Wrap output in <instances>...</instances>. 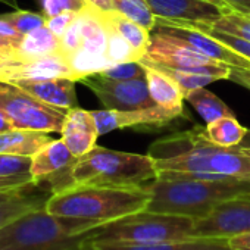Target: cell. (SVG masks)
Segmentation results:
<instances>
[{
    "label": "cell",
    "mask_w": 250,
    "mask_h": 250,
    "mask_svg": "<svg viewBox=\"0 0 250 250\" xmlns=\"http://www.w3.org/2000/svg\"><path fill=\"white\" fill-rule=\"evenodd\" d=\"M147 155L158 178H250V152L212 143L202 127L155 142Z\"/></svg>",
    "instance_id": "1"
},
{
    "label": "cell",
    "mask_w": 250,
    "mask_h": 250,
    "mask_svg": "<svg viewBox=\"0 0 250 250\" xmlns=\"http://www.w3.org/2000/svg\"><path fill=\"white\" fill-rule=\"evenodd\" d=\"M145 188L147 210L199 221L222 202L250 194V178H156Z\"/></svg>",
    "instance_id": "2"
},
{
    "label": "cell",
    "mask_w": 250,
    "mask_h": 250,
    "mask_svg": "<svg viewBox=\"0 0 250 250\" xmlns=\"http://www.w3.org/2000/svg\"><path fill=\"white\" fill-rule=\"evenodd\" d=\"M150 193L145 187H112L74 184L52 193L46 210L52 215L103 225L145 210Z\"/></svg>",
    "instance_id": "3"
},
{
    "label": "cell",
    "mask_w": 250,
    "mask_h": 250,
    "mask_svg": "<svg viewBox=\"0 0 250 250\" xmlns=\"http://www.w3.org/2000/svg\"><path fill=\"white\" fill-rule=\"evenodd\" d=\"M97 227L56 216L40 208L0 229V250H84Z\"/></svg>",
    "instance_id": "4"
},
{
    "label": "cell",
    "mask_w": 250,
    "mask_h": 250,
    "mask_svg": "<svg viewBox=\"0 0 250 250\" xmlns=\"http://www.w3.org/2000/svg\"><path fill=\"white\" fill-rule=\"evenodd\" d=\"M158 178V169L150 155L119 152L96 146L71 168L74 184L145 187Z\"/></svg>",
    "instance_id": "5"
},
{
    "label": "cell",
    "mask_w": 250,
    "mask_h": 250,
    "mask_svg": "<svg viewBox=\"0 0 250 250\" xmlns=\"http://www.w3.org/2000/svg\"><path fill=\"white\" fill-rule=\"evenodd\" d=\"M193 218L147 209L103 224L93 229L91 241L115 244H155L194 238Z\"/></svg>",
    "instance_id": "6"
},
{
    "label": "cell",
    "mask_w": 250,
    "mask_h": 250,
    "mask_svg": "<svg viewBox=\"0 0 250 250\" xmlns=\"http://www.w3.org/2000/svg\"><path fill=\"white\" fill-rule=\"evenodd\" d=\"M0 110L14 128L61 133L68 110L47 104L14 83L0 81Z\"/></svg>",
    "instance_id": "7"
},
{
    "label": "cell",
    "mask_w": 250,
    "mask_h": 250,
    "mask_svg": "<svg viewBox=\"0 0 250 250\" xmlns=\"http://www.w3.org/2000/svg\"><path fill=\"white\" fill-rule=\"evenodd\" d=\"M81 46L77 52L68 56L69 65L74 69L77 80L102 72L112 63L106 56L109 27L104 21L103 11L91 3L81 12Z\"/></svg>",
    "instance_id": "8"
},
{
    "label": "cell",
    "mask_w": 250,
    "mask_h": 250,
    "mask_svg": "<svg viewBox=\"0 0 250 250\" xmlns=\"http://www.w3.org/2000/svg\"><path fill=\"white\" fill-rule=\"evenodd\" d=\"M78 83H83L90 88L104 109L113 110H134L155 106L152 100L146 77L136 80H112L100 74L84 77Z\"/></svg>",
    "instance_id": "9"
},
{
    "label": "cell",
    "mask_w": 250,
    "mask_h": 250,
    "mask_svg": "<svg viewBox=\"0 0 250 250\" xmlns=\"http://www.w3.org/2000/svg\"><path fill=\"white\" fill-rule=\"evenodd\" d=\"M96 121L99 136L112 133L122 128H162L169 122L180 119L184 115V109H171L165 106H150L134 110H113L102 109L91 110Z\"/></svg>",
    "instance_id": "10"
},
{
    "label": "cell",
    "mask_w": 250,
    "mask_h": 250,
    "mask_svg": "<svg viewBox=\"0 0 250 250\" xmlns=\"http://www.w3.org/2000/svg\"><path fill=\"white\" fill-rule=\"evenodd\" d=\"M247 231H250V194L222 202L194 225L197 238L227 240Z\"/></svg>",
    "instance_id": "11"
},
{
    "label": "cell",
    "mask_w": 250,
    "mask_h": 250,
    "mask_svg": "<svg viewBox=\"0 0 250 250\" xmlns=\"http://www.w3.org/2000/svg\"><path fill=\"white\" fill-rule=\"evenodd\" d=\"M140 61L180 69L221 65L219 62L199 52L188 42L159 31L150 33V44L146 55Z\"/></svg>",
    "instance_id": "12"
},
{
    "label": "cell",
    "mask_w": 250,
    "mask_h": 250,
    "mask_svg": "<svg viewBox=\"0 0 250 250\" xmlns=\"http://www.w3.org/2000/svg\"><path fill=\"white\" fill-rule=\"evenodd\" d=\"M153 31H159L164 34H169L178 39H183L188 42L191 46H194L199 52L209 56L210 59L228 65L231 68H241V69H250V59L241 56L240 53L234 52L227 44L218 42L216 39L210 37L205 31L193 27L190 22L186 21H167L156 18V27Z\"/></svg>",
    "instance_id": "13"
},
{
    "label": "cell",
    "mask_w": 250,
    "mask_h": 250,
    "mask_svg": "<svg viewBox=\"0 0 250 250\" xmlns=\"http://www.w3.org/2000/svg\"><path fill=\"white\" fill-rule=\"evenodd\" d=\"M77 158L62 139L52 140L31 158V174L36 184H49V190L56 193L72 186L71 168Z\"/></svg>",
    "instance_id": "14"
},
{
    "label": "cell",
    "mask_w": 250,
    "mask_h": 250,
    "mask_svg": "<svg viewBox=\"0 0 250 250\" xmlns=\"http://www.w3.org/2000/svg\"><path fill=\"white\" fill-rule=\"evenodd\" d=\"M156 18L167 21L212 24L221 15L231 11L208 0H146Z\"/></svg>",
    "instance_id": "15"
},
{
    "label": "cell",
    "mask_w": 250,
    "mask_h": 250,
    "mask_svg": "<svg viewBox=\"0 0 250 250\" xmlns=\"http://www.w3.org/2000/svg\"><path fill=\"white\" fill-rule=\"evenodd\" d=\"M62 140L75 158H81L97 145L99 130L91 110H84L80 106L69 109L61 131Z\"/></svg>",
    "instance_id": "16"
},
{
    "label": "cell",
    "mask_w": 250,
    "mask_h": 250,
    "mask_svg": "<svg viewBox=\"0 0 250 250\" xmlns=\"http://www.w3.org/2000/svg\"><path fill=\"white\" fill-rule=\"evenodd\" d=\"M52 78H71L77 80L68 58L62 53H52L40 58H22L21 63L9 74L8 83L20 80H52Z\"/></svg>",
    "instance_id": "17"
},
{
    "label": "cell",
    "mask_w": 250,
    "mask_h": 250,
    "mask_svg": "<svg viewBox=\"0 0 250 250\" xmlns=\"http://www.w3.org/2000/svg\"><path fill=\"white\" fill-rule=\"evenodd\" d=\"M42 184H33L20 190L0 191V229L20 216L44 208L52 191L40 190Z\"/></svg>",
    "instance_id": "18"
},
{
    "label": "cell",
    "mask_w": 250,
    "mask_h": 250,
    "mask_svg": "<svg viewBox=\"0 0 250 250\" xmlns=\"http://www.w3.org/2000/svg\"><path fill=\"white\" fill-rule=\"evenodd\" d=\"M18 87L40 99L42 102L69 110L78 107L75 80L71 78H52V80H20L14 81Z\"/></svg>",
    "instance_id": "19"
},
{
    "label": "cell",
    "mask_w": 250,
    "mask_h": 250,
    "mask_svg": "<svg viewBox=\"0 0 250 250\" xmlns=\"http://www.w3.org/2000/svg\"><path fill=\"white\" fill-rule=\"evenodd\" d=\"M93 250H231L222 238H187L155 244H115L91 241Z\"/></svg>",
    "instance_id": "20"
},
{
    "label": "cell",
    "mask_w": 250,
    "mask_h": 250,
    "mask_svg": "<svg viewBox=\"0 0 250 250\" xmlns=\"http://www.w3.org/2000/svg\"><path fill=\"white\" fill-rule=\"evenodd\" d=\"M142 63L145 65L146 81L152 100L159 106H165L171 109H184L183 100L186 99V96L181 87L159 68L150 63H145V62Z\"/></svg>",
    "instance_id": "21"
},
{
    "label": "cell",
    "mask_w": 250,
    "mask_h": 250,
    "mask_svg": "<svg viewBox=\"0 0 250 250\" xmlns=\"http://www.w3.org/2000/svg\"><path fill=\"white\" fill-rule=\"evenodd\" d=\"M50 142L52 139L47 133L14 128L6 133H0V153L33 158Z\"/></svg>",
    "instance_id": "22"
},
{
    "label": "cell",
    "mask_w": 250,
    "mask_h": 250,
    "mask_svg": "<svg viewBox=\"0 0 250 250\" xmlns=\"http://www.w3.org/2000/svg\"><path fill=\"white\" fill-rule=\"evenodd\" d=\"M31 158L0 153V191L20 190L33 186Z\"/></svg>",
    "instance_id": "23"
},
{
    "label": "cell",
    "mask_w": 250,
    "mask_h": 250,
    "mask_svg": "<svg viewBox=\"0 0 250 250\" xmlns=\"http://www.w3.org/2000/svg\"><path fill=\"white\" fill-rule=\"evenodd\" d=\"M103 17L110 28H113L134 47L140 59L146 55L150 44V31L116 11H103Z\"/></svg>",
    "instance_id": "24"
},
{
    "label": "cell",
    "mask_w": 250,
    "mask_h": 250,
    "mask_svg": "<svg viewBox=\"0 0 250 250\" xmlns=\"http://www.w3.org/2000/svg\"><path fill=\"white\" fill-rule=\"evenodd\" d=\"M206 134L218 146L235 147L244 142L249 130L243 127L235 116H224L206 124Z\"/></svg>",
    "instance_id": "25"
},
{
    "label": "cell",
    "mask_w": 250,
    "mask_h": 250,
    "mask_svg": "<svg viewBox=\"0 0 250 250\" xmlns=\"http://www.w3.org/2000/svg\"><path fill=\"white\" fill-rule=\"evenodd\" d=\"M186 100L194 107V110L202 116V119L206 124L224 116H234L228 104L224 103L215 93L206 90L205 87L186 93Z\"/></svg>",
    "instance_id": "26"
},
{
    "label": "cell",
    "mask_w": 250,
    "mask_h": 250,
    "mask_svg": "<svg viewBox=\"0 0 250 250\" xmlns=\"http://www.w3.org/2000/svg\"><path fill=\"white\" fill-rule=\"evenodd\" d=\"M58 52H62L61 39L46 25L25 34L18 47V55L22 58H40Z\"/></svg>",
    "instance_id": "27"
},
{
    "label": "cell",
    "mask_w": 250,
    "mask_h": 250,
    "mask_svg": "<svg viewBox=\"0 0 250 250\" xmlns=\"http://www.w3.org/2000/svg\"><path fill=\"white\" fill-rule=\"evenodd\" d=\"M112 11L130 18L150 33L156 27V17L146 0H112Z\"/></svg>",
    "instance_id": "28"
},
{
    "label": "cell",
    "mask_w": 250,
    "mask_h": 250,
    "mask_svg": "<svg viewBox=\"0 0 250 250\" xmlns=\"http://www.w3.org/2000/svg\"><path fill=\"white\" fill-rule=\"evenodd\" d=\"M209 25L216 31L250 42V14H243L231 9Z\"/></svg>",
    "instance_id": "29"
},
{
    "label": "cell",
    "mask_w": 250,
    "mask_h": 250,
    "mask_svg": "<svg viewBox=\"0 0 250 250\" xmlns=\"http://www.w3.org/2000/svg\"><path fill=\"white\" fill-rule=\"evenodd\" d=\"M106 56H107V59H109V62L112 65L124 63V62H131V61H140V58H139L137 52L134 50V47L127 40H125L121 34H118L113 28H110V27H109Z\"/></svg>",
    "instance_id": "30"
},
{
    "label": "cell",
    "mask_w": 250,
    "mask_h": 250,
    "mask_svg": "<svg viewBox=\"0 0 250 250\" xmlns=\"http://www.w3.org/2000/svg\"><path fill=\"white\" fill-rule=\"evenodd\" d=\"M2 17L6 21H9L15 27V30L24 36L40 27H44L47 21V18L43 14H37L31 11H21V9H17L12 14H2Z\"/></svg>",
    "instance_id": "31"
},
{
    "label": "cell",
    "mask_w": 250,
    "mask_h": 250,
    "mask_svg": "<svg viewBox=\"0 0 250 250\" xmlns=\"http://www.w3.org/2000/svg\"><path fill=\"white\" fill-rule=\"evenodd\" d=\"M106 78H112V80H119V81H125V80H136V78H145L146 77V71H145V65L140 61H131V62H124V63H116V65H110L106 69H103L102 72H97Z\"/></svg>",
    "instance_id": "32"
},
{
    "label": "cell",
    "mask_w": 250,
    "mask_h": 250,
    "mask_svg": "<svg viewBox=\"0 0 250 250\" xmlns=\"http://www.w3.org/2000/svg\"><path fill=\"white\" fill-rule=\"evenodd\" d=\"M193 27L205 31L206 34H209L210 37L216 39L218 42L227 44L228 47H231L234 52L240 53L241 56L250 59V42L247 40H243L240 37H235V36H231V34H225V33H221V31H216L213 28H210L209 24H205V22H190Z\"/></svg>",
    "instance_id": "33"
},
{
    "label": "cell",
    "mask_w": 250,
    "mask_h": 250,
    "mask_svg": "<svg viewBox=\"0 0 250 250\" xmlns=\"http://www.w3.org/2000/svg\"><path fill=\"white\" fill-rule=\"evenodd\" d=\"M42 5V14L46 18L55 17L65 11H74L81 12L85 6L90 5L88 0H40Z\"/></svg>",
    "instance_id": "34"
},
{
    "label": "cell",
    "mask_w": 250,
    "mask_h": 250,
    "mask_svg": "<svg viewBox=\"0 0 250 250\" xmlns=\"http://www.w3.org/2000/svg\"><path fill=\"white\" fill-rule=\"evenodd\" d=\"M78 12H74V11H65V12H61L55 17H50L47 18L46 21V27L56 36V37H62L65 34V31L69 28V25L74 22V20L77 18Z\"/></svg>",
    "instance_id": "35"
},
{
    "label": "cell",
    "mask_w": 250,
    "mask_h": 250,
    "mask_svg": "<svg viewBox=\"0 0 250 250\" xmlns=\"http://www.w3.org/2000/svg\"><path fill=\"white\" fill-rule=\"evenodd\" d=\"M22 56L17 52L0 50V81H6L9 74L21 63Z\"/></svg>",
    "instance_id": "36"
},
{
    "label": "cell",
    "mask_w": 250,
    "mask_h": 250,
    "mask_svg": "<svg viewBox=\"0 0 250 250\" xmlns=\"http://www.w3.org/2000/svg\"><path fill=\"white\" fill-rule=\"evenodd\" d=\"M227 243L231 250H250V231L235 234L227 238Z\"/></svg>",
    "instance_id": "37"
},
{
    "label": "cell",
    "mask_w": 250,
    "mask_h": 250,
    "mask_svg": "<svg viewBox=\"0 0 250 250\" xmlns=\"http://www.w3.org/2000/svg\"><path fill=\"white\" fill-rule=\"evenodd\" d=\"M232 83L250 90V69H241V68H231L229 78Z\"/></svg>",
    "instance_id": "38"
},
{
    "label": "cell",
    "mask_w": 250,
    "mask_h": 250,
    "mask_svg": "<svg viewBox=\"0 0 250 250\" xmlns=\"http://www.w3.org/2000/svg\"><path fill=\"white\" fill-rule=\"evenodd\" d=\"M0 34L5 36V37H9V39H14V40H17L20 43L24 39V34L17 31L15 27L9 21H6L2 15H0Z\"/></svg>",
    "instance_id": "39"
},
{
    "label": "cell",
    "mask_w": 250,
    "mask_h": 250,
    "mask_svg": "<svg viewBox=\"0 0 250 250\" xmlns=\"http://www.w3.org/2000/svg\"><path fill=\"white\" fill-rule=\"evenodd\" d=\"M232 11H238L243 14H250V0H222Z\"/></svg>",
    "instance_id": "40"
},
{
    "label": "cell",
    "mask_w": 250,
    "mask_h": 250,
    "mask_svg": "<svg viewBox=\"0 0 250 250\" xmlns=\"http://www.w3.org/2000/svg\"><path fill=\"white\" fill-rule=\"evenodd\" d=\"M18 47H20V42L0 34V50H9V52L18 53Z\"/></svg>",
    "instance_id": "41"
},
{
    "label": "cell",
    "mask_w": 250,
    "mask_h": 250,
    "mask_svg": "<svg viewBox=\"0 0 250 250\" xmlns=\"http://www.w3.org/2000/svg\"><path fill=\"white\" fill-rule=\"evenodd\" d=\"M11 130H14L11 121L8 119V116L2 110H0V133H6V131H11Z\"/></svg>",
    "instance_id": "42"
},
{
    "label": "cell",
    "mask_w": 250,
    "mask_h": 250,
    "mask_svg": "<svg viewBox=\"0 0 250 250\" xmlns=\"http://www.w3.org/2000/svg\"><path fill=\"white\" fill-rule=\"evenodd\" d=\"M0 3H5V5H8V6H11L14 9H18V2H17V0H0Z\"/></svg>",
    "instance_id": "43"
},
{
    "label": "cell",
    "mask_w": 250,
    "mask_h": 250,
    "mask_svg": "<svg viewBox=\"0 0 250 250\" xmlns=\"http://www.w3.org/2000/svg\"><path fill=\"white\" fill-rule=\"evenodd\" d=\"M241 146H243L246 150H249V152H250V145H243V143H241Z\"/></svg>",
    "instance_id": "44"
},
{
    "label": "cell",
    "mask_w": 250,
    "mask_h": 250,
    "mask_svg": "<svg viewBox=\"0 0 250 250\" xmlns=\"http://www.w3.org/2000/svg\"><path fill=\"white\" fill-rule=\"evenodd\" d=\"M84 250H93V247H91V243H90V244H88V246H87V247H85Z\"/></svg>",
    "instance_id": "45"
}]
</instances>
